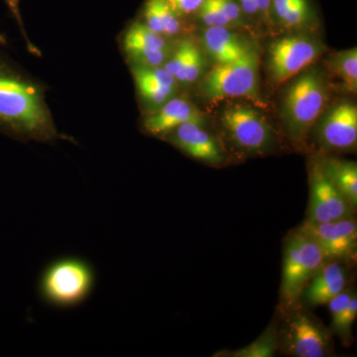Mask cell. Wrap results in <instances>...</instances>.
<instances>
[{
  "label": "cell",
  "mask_w": 357,
  "mask_h": 357,
  "mask_svg": "<svg viewBox=\"0 0 357 357\" xmlns=\"http://www.w3.org/2000/svg\"><path fill=\"white\" fill-rule=\"evenodd\" d=\"M126 52L130 58L143 67H159L167 58L166 49L132 48Z\"/></svg>",
  "instance_id": "cell-24"
},
{
  "label": "cell",
  "mask_w": 357,
  "mask_h": 357,
  "mask_svg": "<svg viewBox=\"0 0 357 357\" xmlns=\"http://www.w3.org/2000/svg\"><path fill=\"white\" fill-rule=\"evenodd\" d=\"M326 177L347 199L356 210L357 206V165L356 162L326 158L319 162Z\"/></svg>",
  "instance_id": "cell-17"
},
{
  "label": "cell",
  "mask_w": 357,
  "mask_h": 357,
  "mask_svg": "<svg viewBox=\"0 0 357 357\" xmlns=\"http://www.w3.org/2000/svg\"><path fill=\"white\" fill-rule=\"evenodd\" d=\"M204 117L199 110L188 100L172 98L162 105L154 114L143 121V126L152 135H164L187 122L204 124Z\"/></svg>",
  "instance_id": "cell-14"
},
{
  "label": "cell",
  "mask_w": 357,
  "mask_h": 357,
  "mask_svg": "<svg viewBox=\"0 0 357 357\" xmlns=\"http://www.w3.org/2000/svg\"><path fill=\"white\" fill-rule=\"evenodd\" d=\"M310 190L307 222H328L354 217V206L326 177L319 162H314L310 171Z\"/></svg>",
  "instance_id": "cell-10"
},
{
  "label": "cell",
  "mask_w": 357,
  "mask_h": 357,
  "mask_svg": "<svg viewBox=\"0 0 357 357\" xmlns=\"http://www.w3.org/2000/svg\"><path fill=\"white\" fill-rule=\"evenodd\" d=\"M321 248L307 232L298 227L285 241L282 269L281 297L288 307L300 299L319 268L325 264Z\"/></svg>",
  "instance_id": "cell-3"
},
{
  "label": "cell",
  "mask_w": 357,
  "mask_h": 357,
  "mask_svg": "<svg viewBox=\"0 0 357 357\" xmlns=\"http://www.w3.org/2000/svg\"><path fill=\"white\" fill-rule=\"evenodd\" d=\"M215 2L231 24L239 20L241 8L234 0H215Z\"/></svg>",
  "instance_id": "cell-29"
},
{
  "label": "cell",
  "mask_w": 357,
  "mask_h": 357,
  "mask_svg": "<svg viewBox=\"0 0 357 357\" xmlns=\"http://www.w3.org/2000/svg\"><path fill=\"white\" fill-rule=\"evenodd\" d=\"M257 10L267 15L269 13L270 6H271L272 0H255Z\"/></svg>",
  "instance_id": "cell-32"
},
{
  "label": "cell",
  "mask_w": 357,
  "mask_h": 357,
  "mask_svg": "<svg viewBox=\"0 0 357 357\" xmlns=\"http://www.w3.org/2000/svg\"><path fill=\"white\" fill-rule=\"evenodd\" d=\"M279 349V332L276 325L270 326L259 337L246 347L236 351L218 352L215 356L225 357H272Z\"/></svg>",
  "instance_id": "cell-18"
},
{
  "label": "cell",
  "mask_w": 357,
  "mask_h": 357,
  "mask_svg": "<svg viewBox=\"0 0 357 357\" xmlns=\"http://www.w3.org/2000/svg\"><path fill=\"white\" fill-rule=\"evenodd\" d=\"M3 1L6 2L7 7H8L9 11H10L13 17L15 18L18 24H20L21 31H22L26 40H27L28 48H29L31 51L34 50L35 53H36V50H35V48H33L31 43H30L29 40L27 39V36H26L25 34L24 26H23L22 18H21L20 14V0H3Z\"/></svg>",
  "instance_id": "cell-30"
},
{
  "label": "cell",
  "mask_w": 357,
  "mask_h": 357,
  "mask_svg": "<svg viewBox=\"0 0 357 357\" xmlns=\"http://www.w3.org/2000/svg\"><path fill=\"white\" fill-rule=\"evenodd\" d=\"M276 13L284 24L297 26L307 20L309 6L307 0H294L292 3L276 11Z\"/></svg>",
  "instance_id": "cell-23"
},
{
  "label": "cell",
  "mask_w": 357,
  "mask_h": 357,
  "mask_svg": "<svg viewBox=\"0 0 357 357\" xmlns=\"http://www.w3.org/2000/svg\"><path fill=\"white\" fill-rule=\"evenodd\" d=\"M194 46L195 45L192 42L187 41V40L183 41V43L178 47L173 57L164 66V69L180 83Z\"/></svg>",
  "instance_id": "cell-22"
},
{
  "label": "cell",
  "mask_w": 357,
  "mask_h": 357,
  "mask_svg": "<svg viewBox=\"0 0 357 357\" xmlns=\"http://www.w3.org/2000/svg\"><path fill=\"white\" fill-rule=\"evenodd\" d=\"M279 347L295 357H325L333 354L330 333L305 310H295L279 333Z\"/></svg>",
  "instance_id": "cell-6"
},
{
  "label": "cell",
  "mask_w": 357,
  "mask_h": 357,
  "mask_svg": "<svg viewBox=\"0 0 357 357\" xmlns=\"http://www.w3.org/2000/svg\"><path fill=\"white\" fill-rule=\"evenodd\" d=\"M204 41L206 51L218 64L238 60L250 50L229 27L223 26H208Z\"/></svg>",
  "instance_id": "cell-15"
},
{
  "label": "cell",
  "mask_w": 357,
  "mask_h": 357,
  "mask_svg": "<svg viewBox=\"0 0 357 357\" xmlns=\"http://www.w3.org/2000/svg\"><path fill=\"white\" fill-rule=\"evenodd\" d=\"M328 69L335 76L340 77L349 91H356L357 89V51L349 49L333 54L326 62Z\"/></svg>",
  "instance_id": "cell-19"
},
{
  "label": "cell",
  "mask_w": 357,
  "mask_h": 357,
  "mask_svg": "<svg viewBox=\"0 0 357 357\" xmlns=\"http://www.w3.org/2000/svg\"><path fill=\"white\" fill-rule=\"evenodd\" d=\"M332 314V331L344 345L352 342L351 328L357 317L356 294L351 288H345L328 303Z\"/></svg>",
  "instance_id": "cell-16"
},
{
  "label": "cell",
  "mask_w": 357,
  "mask_h": 357,
  "mask_svg": "<svg viewBox=\"0 0 357 357\" xmlns=\"http://www.w3.org/2000/svg\"><path fill=\"white\" fill-rule=\"evenodd\" d=\"M323 45L304 35L282 37L269 47L268 69L275 84L285 83L323 53Z\"/></svg>",
  "instance_id": "cell-7"
},
{
  "label": "cell",
  "mask_w": 357,
  "mask_h": 357,
  "mask_svg": "<svg viewBox=\"0 0 357 357\" xmlns=\"http://www.w3.org/2000/svg\"><path fill=\"white\" fill-rule=\"evenodd\" d=\"M202 20L208 26H223L229 27L231 23L225 17L222 9L218 6L215 0H204L199 8Z\"/></svg>",
  "instance_id": "cell-26"
},
{
  "label": "cell",
  "mask_w": 357,
  "mask_h": 357,
  "mask_svg": "<svg viewBox=\"0 0 357 357\" xmlns=\"http://www.w3.org/2000/svg\"><path fill=\"white\" fill-rule=\"evenodd\" d=\"M0 131L22 139H57L41 89L0 61Z\"/></svg>",
  "instance_id": "cell-1"
},
{
  "label": "cell",
  "mask_w": 357,
  "mask_h": 357,
  "mask_svg": "<svg viewBox=\"0 0 357 357\" xmlns=\"http://www.w3.org/2000/svg\"><path fill=\"white\" fill-rule=\"evenodd\" d=\"M317 138L326 150H354L357 141L356 105L344 102L333 107L319 123Z\"/></svg>",
  "instance_id": "cell-11"
},
{
  "label": "cell",
  "mask_w": 357,
  "mask_h": 357,
  "mask_svg": "<svg viewBox=\"0 0 357 357\" xmlns=\"http://www.w3.org/2000/svg\"><path fill=\"white\" fill-rule=\"evenodd\" d=\"M204 60L201 52L196 46L192 48L191 56H190L189 62L183 74L181 83L192 84L201 75L202 69H203Z\"/></svg>",
  "instance_id": "cell-27"
},
{
  "label": "cell",
  "mask_w": 357,
  "mask_h": 357,
  "mask_svg": "<svg viewBox=\"0 0 357 357\" xmlns=\"http://www.w3.org/2000/svg\"><path fill=\"white\" fill-rule=\"evenodd\" d=\"M157 9H158L160 22H161L163 35L174 36L181 29L180 21L177 13L173 10L167 0H156Z\"/></svg>",
  "instance_id": "cell-25"
},
{
  "label": "cell",
  "mask_w": 357,
  "mask_h": 357,
  "mask_svg": "<svg viewBox=\"0 0 357 357\" xmlns=\"http://www.w3.org/2000/svg\"><path fill=\"white\" fill-rule=\"evenodd\" d=\"M170 141L192 158L218 165L223 161V153L217 140L202 124L187 122L171 131Z\"/></svg>",
  "instance_id": "cell-13"
},
{
  "label": "cell",
  "mask_w": 357,
  "mask_h": 357,
  "mask_svg": "<svg viewBox=\"0 0 357 357\" xmlns=\"http://www.w3.org/2000/svg\"><path fill=\"white\" fill-rule=\"evenodd\" d=\"M95 281V271L88 262L77 257L61 258L44 270L39 293L47 304L68 309L88 299Z\"/></svg>",
  "instance_id": "cell-2"
},
{
  "label": "cell",
  "mask_w": 357,
  "mask_h": 357,
  "mask_svg": "<svg viewBox=\"0 0 357 357\" xmlns=\"http://www.w3.org/2000/svg\"><path fill=\"white\" fill-rule=\"evenodd\" d=\"M326 98L325 81L317 72L303 75L289 86L284 96L283 119L296 142L306 139L325 107Z\"/></svg>",
  "instance_id": "cell-4"
},
{
  "label": "cell",
  "mask_w": 357,
  "mask_h": 357,
  "mask_svg": "<svg viewBox=\"0 0 357 357\" xmlns=\"http://www.w3.org/2000/svg\"><path fill=\"white\" fill-rule=\"evenodd\" d=\"M134 79L137 84L138 91L142 98L152 105H164L171 100L176 89L160 84L147 76L141 67L133 70Z\"/></svg>",
  "instance_id": "cell-20"
},
{
  "label": "cell",
  "mask_w": 357,
  "mask_h": 357,
  "mask_svg": "<svg viewBox=\"0 0 357 357\" xmlns=\"http://www.w3.org/2000/svg\"><path fill=\"white\" fill-rule=\"evenodd\" d=\"M258 56L250 49L238 60L217 64L202 84L204 98L211 102L230 98H253L257 93Z\"/></svg>",
  "instance_id": "cell-5"
},
{
  "label": "cell",
  "mask_w": 357,
  "mask_h": 357,
  "mask_svg": "<svg viewBox=\"0 0 357 357\" xmlns=\"http://www.w3.org/2000/svg\"><path fill=\"white\" fill-rule=\"evenodd\" d=\"M176 13L189 14L199 10L204 0H167Z\"/></svg>",
  "instance_id": "cell-28"
},
{
  "label": "cell",
  "mask_w": 357,
  "mask_h": 357,
  "mask_svg": "<svg viewBox=\"0 0 357 357\" xmlns=\"http://www.w3.org/2000/svg\"><path fill=\"white\" fill-rule=\"evenodd\" d=\"M349 279L347 263L325 262L301 294L299 300L305 306H324L347 288Z\"/></svg>",
  "instance_id": "cell-12"
},
{
  "label": "cell",
  "mask_w": 357,
  "mask_h": 357,
  "mask_svg": "<svg viewBox=\"0 0 357 357\" xmlns=\"http://www.w3.org/2000/svg\"><path fill=\"white\" fill-rule=\"evenodd\" d=\"M0 43H4V40L1 36H0Z\"/></svg>",
  "instance_id": "cell-33"
},
{
  "label": "cell",
  "mask_w": 357,
  "mask_h": 357,
  "mask_svg": "<svg viewBox=\"0 0 357 357\" xmlns=\"http://www.w3.org/2000/svg\"><path fill=\"white\" fill-rule=\"evenodd\" d=\"M222 122L232 142L250 153L267 151L273 143V130L266 117L251 107H230L222 112Z\"/></svg>",
  "instance_id": "cell-8"
},
{
  "label": "cell",
  "mask_w": 357,
  "mask_h": 357,
  "mask_svg": "<svg viewBox=\"0 0 357 357\" xmlns=\"http://www.w3.org/2000/svg\"><path fill=\"white\" fill-rule=\"evenodd\" d=\"M123 47L126 51L132 48L166 49V41L162 35L152 31L146 25L135 23L124 35Z\"/></svg>",
  "instance_id": "cell-21"
},
{
  "label": "cell",
  "mask_w": 357,
  "mask_h": 357,
  "mask_svg": "<svg viewBox=\"0 0 357 357\" xmlns=\"http://www.w3.org/2000/svg\"><path fill=\"white\" fill-rule=\"evenodd\" d=\"M318 243L326 262L349 264L356 259L357 225L354 217L333 222L314 223L305 220L299 227Z\"/></svg>",
  "instance_id": "cell-9"
},
{
  "label": "cell",
  "mask_w": 357,
  "mask_h": 357,
  "mask_svg": "<svg viewBox=\"0 0 357 357\" xmlns=\"http://www.w3.org/2000/svg\"><path fill=\"white\" fill-rule=\"evenodd\" d=\"M239 2H241V6L246 13L255 14L258 13L255 0H239Z\"/></svg>",
  "instance_id": "cell-31"
}]
</instances>
